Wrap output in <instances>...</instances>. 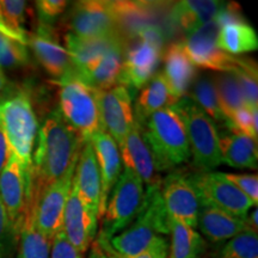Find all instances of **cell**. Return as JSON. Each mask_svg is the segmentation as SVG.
Segmentation results:
<instances>
[{
	"label": "cell",
	"instance_id": "obj_10",
	"mask_svg": "<svg viewBox=\"0 0 258 258\" xmlns=\"http://www.w3.org/2000/svg\"><path fill=\"white\" fill-rule=\"evenodd\" d=\"M77 161L78 159L70 166L62 177L51 183L40 195L29 202L34 213L36 227L51 240L62 230L63 212L72 190Z\"/></svg>",
	"mask_w": 258,
	"mask_h": 258
},
{
	"label": "cell",
	"instance_id": "obj_25",
	"mask_svg": "<svg viewBox=\"0 0 258 258\" xmlns=\"http://www.w3.org/2000/svg\"><path fill=\"white\" fill-rule=\"evenodd\" d=\"M225 3L219 0H183L173 5L171 19L188 35L217 17Z\"/></svg>",
	"mask_w": 258,
	"mask_h": 258
},
{
	"label": "cell",
	"instance_id": "obj_11",
	"mask_svg": "<svg viewBox=\"0 0 258 258\" xmlns=\"http://www.w3.org/2000/svg\"><path fill=\"white\" fill-rule=\"evenodd\" d=\"M220 25L215 19L186 35L180 42L185 54L198 69L231 73L238 67L239 57L231 56L218 47L217 38Z\"/></svg>",
	"mask_w": 258,
	"mask_h": 258
},
{
	"label": "cell",
	"instance_id": "obj_12",
	"mask_svg": "<svg viewBox=\"0 0 258 258\" xmlns=\"http://www.w3.org/2000/svg\"><path fill=\"white\" fill-rule=\"evenodd\" d=\"M133 38V43L124 48L117 82V85L124 86L131 93L143 89L156 76L163 59V44L140 37Z\"/></svg>",
	"mask_w": 258,
	"mask_h": 258
},
{
	"label": "cell",
	"instance_id": "obj_43",
	"mask_svg": "<svg viewBox=\"0 0 258 258\" xmlns=\"http://www.w3.org/2000/svg\"><path fill=\"white\" fill-rule=\"evenodd\" d=\"M10 156V147L6 140L5 133L3 131L2 125H0V173H2L3 169H4L6 161L9 159Z\"/></svg>",
	"mask_w": 258,
	"mask_h": 258
},
{
	"label": "cell",
	"instance_id": "obj_6",
	"mask_svg": "<svg viewBox=\"0 0 258 258\" xmlns=\"http://www.w3.org/2000/svg\"><path fill=\"white\" fill-rule=\"evenodd\" d=\"M172 108L184 123L194 165L199 171H212L220 166L222 160L215 122L186 96Z\"/></svg>",
	"mask_w": 258,
	"mask_h": 258
},
{
	"label": "cell",
	"instance_id": "obj_33",
	"mask_svg": "<svg viewBox=\"0 0 258 258\" xmlns=\"http://www.w3.org/2000/svg\"><path fill=\"white\" fill-rule=\"evenodd\" d=\"M215 89H217L219 101L224 112L226 122L234 112L246 108L239 84L232 73H218L213 77Z\"/></svg>",
	"mask_w": 258,
	"mask_h": 258
},
{
	"label": "cell",
	"instance_id": "obj_7",
	"mask_svg": "<svg viewBox=\"0 0 258 258\" xmlns=\"http://www.w3.org/2000/svg\"><path fill=\"white\" fill-rule=\"evenodd\" d=\"M144 195L143 180L132 170L124 169L108 199L98 237L109 240L124 231L139 214Z\"/></svg>",
	"mask_w": 258,
	"mask_h": 258
},
{
	"label": "cell",
	"instance_id": "obj_41",
	"mask_svg": "<svg viewBox=\"0 0 258 258\" xmlns=\"http://www.w3.org/2000/svg\"><path fill=\"white\" fill-rule=\"evenodd\" d=\"M226 179L237 186L241 192L252 201L254 205L258 203V177L254 175H247V173H225Z\"/></svg>",
	"mask_w": 258,
	"mask_h": 258
},
{
	"label": "cell",
	"instance_id": "obj_13",
	"mask_svg": "<svg viewBox=\"0 0 258 258\" xmlns=\"http://www.w3.org/2000/svg\"><path fill=\"white\" fill-rule=\"evenodd\" d=\"M31 194V173L10 150L9 159L0 173V202L10 221L21 230Z\"/></svg>",
	"mask_w": 258,
	"mask_h": 258
},
{
	"label": "cell",
	"instance_id": "obj_35",
	"mask_svg": "<svg viewBox=\"0 0 258 258\" xmlns=\"http://www.w3.org/2000/svg\"><path fill=\"white\" fill-rule=\"evenodd\" d=\"M212 258H258L257 232L246 230L227 240Z\"/></svg>",
	"mask_w": 258,
	"mask_h": 258
},
{
	"label": "cell",
	"instance_id": "obj_14",
	"mask_svg": "<svg viewBox=\"0 0 258 258\" xmlns=\"http://www.w3.org/2000/svg\"><path fill=\"white\" fill-rule=\"evenodd\" d=\"M98 104L103 131L114 139L120 150L135 123L132 93L124 86L116 85L98 91Z\"/></svg>",
	"mask_w": 258,
	"mask_h": 258
},
{
	"label": "cell",
	"instance_id": "obj_27",
	"mask_svg": "<svg viewBox=\"0 0 258 258\" xmlns=\"http://www.w3.org/2000/svg\"><path fill=\"white\" fill-rule=\"evenodd\" d=\"M175 104L176 101L171 96L163 73L157 72L156 76L140 90L133 106L134 121L144 127L154 112Z\"/></svg>",
	"mask_w": 258,
	"mask_h": 258
},
{
	"label": "cell",
	"instance_id": "obj_36",
	"mask_svg": "<svg viewBox=\"0 0 258 258\" xmlns=\"http://www.w3.org/2000/svg\"><path fill=\"white\" fill-rule=\"evenodd\" d=\"M30 63L28 46L0 34V69L16 70Z\"/></svg>",
	"mask_w": 258,
	"mask_h": 258
},
{
	"label": "cell",
	"instance_id": "obj_24",
	"mask_svg": "<svg viewBox=\"0 0 258 258\" xmlns=\"http://www.w3.org/2000/svg\"><path fill=\"white\" fill-rule=\"evenodd\" d=\"M198 227L202 237L212 243L230 240L241 232L250 230L246 218H239L212 206L202 205L199 212Z\"/></svg>",
	"mask_w": 258,
	"mask_h": 258
},
{
	"label": "cell",
	"instance_id": "obj_38",
	"mask_svg": "<svg viewBox=\"0 0 258 258\" xmlns=\"http://www.w3.org/2000/svg\"><path fill=\"white\" fill-rule=\"evenodd\" d=\"M258 108H243L228 118L224 125L241 132L257 141L258 138Z\"/></svg>",
	"mask_w": 258,
	"mask_h": 258
},
{
	"label": "cell",
	"instance_id": "obj_42",
	"mask_svg": "<svg viewBox=\"0 0 258 258\" xmlns=\"http://www.w3.org/2000/svg\"><path fill=\"white\" fill-rule=\"evenodd\" d=\"M83 256L84 254L80 253L79 251L66 239L62 231H60L59 233L53 238L49 258H83Z\"/></svg>",
	"mask_w": 258,
	"mask_h": 258
},
{
	"label": "cell",
	"instance_id": "obj_4",
	"mask_svg": "<svg viewBox=\"0 0 258 258\" xmlns=\"http://www.w3.org/2000/svg\"><path fill=\"white\" fill-rule=\"evenodd\" d=\"M143 133L159 172L173 169L191 157L184 123L172 106L154 112L143 127Z\"/></svg>",
	"mask_w": 258,
	"mask_h": 258
},
{
	"label": "cell",
	"instance_id": "obj_44",
	"mask_svg": "<svg viewBox=\"0 0 258 258\" xmlns=\"http://www.w3.org/2000/svg\"><path fill=\"white\" fill-rule=\"evenodd\" d=\"M89 258H108V257H106L104 251L101 249V246H99V245L95 241L91 247V252L89 254Z\"/></svg>",
	"mask_w": 258,
	"mask_h": 258
},
{
	"label": "cell",
	"instance_id": "obj_23",
	"mask_svg": "<svg viewBox=\"0 0 258 258\" xmlns=\"http://www.w3.org/2000/svg\"><path fill=\"white\" fill-rule=\"evenodd\" d=\"M73 184L76 185L83 201L98 217L99 200H101V173L96 160L95 151L90 141L84 143L80 151L74 171Z\"/></svg>",
	"mask_w": 258,
	"mask_h": 258
},
{
	"label": "cell",
	"instance_id": "obj_5",
	"mask_svg": "<svg viewBox=\"0 0 258 258\" xmlns=\"http://www.w3.org/2000/svg\"><path fill=\"white\" fill-rule=\"evenodd\" d=\"M54 83L59 86L57 110L84 143H88L99 132H104L99 116L97 90L90 88L73 73Z\"/></svg>",
	"mask_w": 258,
	"mask_h": 258
},
{
	"label": "cell",
	"instance_id": "obj_15",
	"mask_svg": "<svg viewBox=\"0 0 258 258\" xmlns=\"http://www.w3.org/2000/svg\"><path fill=\"white\" fill-rule=\"evenodd\" d=\"M160 194L170 220L180 221L190 227H198L201 208L199 195L184 173L175 171L161 179Z\"/></svg>",
	"mask_w": 258,
	"mask_h": 258
},
{
	"label": "cell",
	"instance_id": "obj_40",
	"mask_svg": "<svg viewBox=\"0 0 258 258\" xmlns=\"http://www.w3.org/2000/svg\"><path fill=\"white\" fill-rule=\"evenodd\" d=\"M104 251L108 258H169V243H167L166 237L164 235H159L154 239L152 243L148 245L144 251H141L140 253L134 254V256L123 257L120 254H116L112 251L101 247Z\"/></svg>",
	"mask_w": 258,
	"mask_h": 258
},
{
	"label": "cell",
	"instance_id": "obj_28",
	"mask_svg": "<svg viewBox=\"0 0 258 258\" xmlns=\"http://www.w3.org/2000/svg\"><path fill=\"white\" fill-rule=\"evenodd\" d=\"M121 44H125V41L118 34L96 38H79L71 34L64 35V48L73 62V70L85 66L90 61Z\"/></svg>",
	"mask_w": 258,
	"mask_h": 258
},
{
	"label": "cell",
	"instance_id": "obj_22",
	"mask_svg": "<svg viewBox=\"0 0 258 258\" xmlns=\"http://www.w3.org/2000/svg\"><path fill=\"white\" fill-rule=\"evenodd\" d=\"M222 164L234 169L257 170L258 148L257 141L241 132L222 125L219 131Z\"/></svg>",
	"mask_w": 258,
	"mask_h": 258
},
{
	"label": "cell",
	"instance_id": "obj_30",
	"mask_svg": "<svg viewBox=\"0 0 258 258\" xmlns=\"http://www.w3.org/2000/svg\"><path fill=\"white\" fill-rule=\"evenodd\" d=\"M171 244L169 258H201L205 254V238L195 228L180 221L170 220Z\"/></svg>",
	"mask_w": 258,
	"mask_h": 258
},
{
	"label": "cell",
	"instance_id": "obj_37",
	"mask_svg": "<svg viewBox=\"0 0 258 258\" xmlns=\"http://www.w3.org/2000/svg\"><path fill=\"white\" fill-rule=\"evenodd\" d=\"M19 230L10 221L4 206L0 202V258H16Z\"/></svg>",
	"mask_w": 258,
	"mask_h": 258
},
{
	"label": "cell",
	"instance_id": "obj_9",
	"mask_svg": "<svg viewBox=\"0 0 258 258\" xmlns=\"http://www.w3.org/2000/svg\"><path fill=\"white\" fill-rule=\"evenodd\" d=\"M61 23L67 29V34L79 38L120 35L110 2L103 0H82L73 3Z\"/></svg>",
	"mask_w": 258,
	"mask_h": 258
},
{
	"label": "cell",
	"instance_id": "obj_26",
	"mask_svg": "<svg viewBox=\"0 0 258 258\" xmlns=\"http://www.w3.org/2000/svg\"><path fill=\"white\" fill-rule=\"evenodd\" d=\"M218 47L231 56H238L258 49V36L245 16L220 25L217 38Z\"/></svg>",
	"mask_w": 258,
	"mask_h": 258
},
{
	"label": "cell",
	"instance_id": "obj_20",
	"mask_svg": "<svg viewBox=\"0 0 258 258\" xmlns=\"http://www.w3.org/2000/svg\"><path fill=\"white\" fill-rule=\"evenodd\" d=\"M125 44L106 51L102 56L90 61L85 66L73 70L77 78L97 91H105L117 85Z\"/></svg>",
	"mask_w": 258,
	"mask_h": 258
},
{
	"label": "cell",
	"instance_id": "obj_3",
	"mask_svg": "<svg viewBox=\"0 0 258 258\" xmlns=\"http://www.w3.org/2000/svg\"><path fill=\"white\" fill-rule=\"evenodd\" d=\"M0 125L10 150L31 173L32 151L38 133V121L30 96L24 90L8 86L0 96Z\"/></svg>",
	"mask_w": 258,
	"mask_h": 258
},
{
	"label": "cell",
	"instance_id": "obj_32",
	"mask_svg": "<svg viewBox=\"0 0 258 258\" xmlns=\"http://www.w3.org/2000/svg\"><path fill=\"white\" fill-rule=\"evenodd\" d=\"M186 97H189L199 108H201L213 121L219 122L222 125L226 123V117L222 112L213 77H196Z\"/></svg>",
	"mask_w": 258,
	"mask_h": 258
},
{
	"label": "cell",
	"instance_id": "obj_29",
	"mask_svg": "<svg viewBox=\"0 0 258 258\" xmlns=\"http://www.w3.org/2000/svg\"><path fill=\"white\" fill-rule=\"evenodd\" d=\"M51 243L46 234L36 227L34 220V213L29 205L25 211L23 222L19 230L18 247L16 258H49Z\"/></svg>",
	"mask_w": 258,
	"mask_h": 258
},
{
	"label": "cell",
	"instance_id": "obj_31",
	"mask_svg": "<svg viewBox=\"0 0 258 258\" xmlns=\"http://www.w3.org/2000/svg\"><path fill=\"white\" fill-rule=\"evenodd\" d=\"M0 34L28 46L27 2L0 0Z\"/></svg>",
	"mask_w": 258,
	"mask_h": 258
},
{
	"label": "cell",
	"instance_id": "obj_17",
	"mask_svg": "<svg viewBox=\"0 0 258 258\" xmlns=\"http://www.w3.org/2000/svg\"><path fill=\"white\" fill-rule=\"evenodd\" d=\"M98 217L80 198L76 185L72 184L63 212L62 233L66 239L79 251L85 253L97 234Z\"/></svg>",
	"mask_w": 258,
	"mask_h": 258
},
{
	"label": "cell",
	"instance_id": "obj_2",
	"mask_svg": "<svg viewBox=\"0 0 258 258\" xmlns=\"http://www.w3.org/2000/svg\"><path fill=\"white\" fill-rule=\"evenodd\" d=\"M160 185L147 186L139 214L124 231L109 240L98 237L96 243L116 254L129 257L144 251L159 235L170 234V218L164 207Z\"/></svg>",
	"mask_w": 258,
	"mask_h": 258
},
{
	"label": "cell",
	"instance_id": "obj_8",
	"mask_svg": "<svg viewBox=\"0 0 258 258\" xmlns=\"http://www.w3.org/2000/svg\"><path fill=\"white\" fill-rule=\"evenodd\" d=\"M186 177L202 205L212 206L239 218H246L250 209L257 207L233 183L225 178L224 172L196 171Z\"/></svg>",
	"mask_w": 258,
	"mask_h": 258
},
{
	"label": "cell",
	"instance_id": "obj_21",
	"mask_svg": "<svg viewBox=\"0 0 258 258\" xmlns=\"http://www.w3.org/2000/svg\"><path fill=\"white\" fill-rule=\"evenodd\" d=\"M165 78L170 93L176 103L188 95L194 80L198 77V69L194 66L183 49L180 42L170 44L163 56Z\"/></svg>",
	"mask_w": 258,
	"mask_h": 258
},
{
	"label": "cell",
	"instance_id": "obj_18",
	"mask_svg": "<svg viewBox=\"0 0 258 258\" xmlns=\"http://www.w3.org/2000/svg\"><path fill=\"white\" fill-rule=\"evenodd\" d=\"M120 154L122 163L124 164V169L133 171L143 180L144 184L147 186L161 184L156 159L144 137L143 127L137 122L120 148Z\"/></svg>",
	"mask_w": 258,
	"mask_h": 258
},
{
	"label": "cell",
	"instance_id": "obj_39",
	"mask_svg": "<svg viewBox=\"0 0 258 258\" xmlns=\"http://www.w3.org/2000/svg\"><path fill=\"white\" fill-rule=\"evenodd\" d=\"M70 3L66 0H37L35 2L38 25L54 27L55 22L66 12Z\"/></svg>",
	"mask_w": 258,
	"mask_h": 258
},
{
	"label": "cell",
	"instance_id": "obj_16",
	"mask_svg": "<svg viewBox=\"0 0 258 258\" xmlns=\"http://www.w3.org/2000/svg\"><path fill=\"white\" fill-rule=\"evenodd\" d=\"M28 47L37 62L49 74L54 82L63 79L73 72V62L54 27L38 25L36 31L29 35Z\"/></svg>",
	"mask_w": 258,
	"mask_h": 258
},
{
	"label": "cell",
	"instance_id": "obj_45",
	"mask_svg": "<svg viewBox=\"0 0 258 258\" xmlns=\"http://www.w3.org/2000/svg\"><path fill=\"white\" fill-rule=\"evenodd\" d=\"M10 85L9 80L6 78V74L4 71L0 69V96L5 92V90L8 89V86Z\"/></svg>",
	"mask_w": 258,
	"mask_h": 258
},
{
	"label": "cell",
	"instance_id": "obj_19",
	"mask_svg": "<svg viewBox=\"0 0 258 258\" xmlns=\"http://www.w3.org/2000/svg\"><path fill=\"white\" fill-rule=\"evenodd\" d=\"M92 145L99 173H101V200L98 219L105 213L109 195L122 173V159L117 144L105 132H99L90 139Z\"/></svg>",
	"mask_w": 258,
	"mask_h": 258
},
{
	"label": "cell",
	"instance_id": "obj_34",
	"mask_svg": "<svg viewBox=\"0 0 258 258\" xmlns=\"http://www.w3.org/2000/svg\"><path fill=\"white\" fill-rule=\"evenodd\" d=\"M231 73L239 84L246 108H258V72L256 61L249 57H239L238 67Z\"/></svg>",
	"mask_w": 258,
	"mask_h": 258
},
{
	"label": "cell",
	"instance_id": "obj_1",
	"mask_svg": "<svg viewBox=\"0 0 258 258\" xmlns=\"http://www.w3.org/2000/svg\"><path fill=\"white\" fill-rule=\"evenodd\" d=\"M32 154L30 200L64 175L79 158L84 145L77 132L66 123L60 111H50L38 128Z\"/></svg>",
	"mask_w": 258,
	"mask_h": 258
}]
</instances>
